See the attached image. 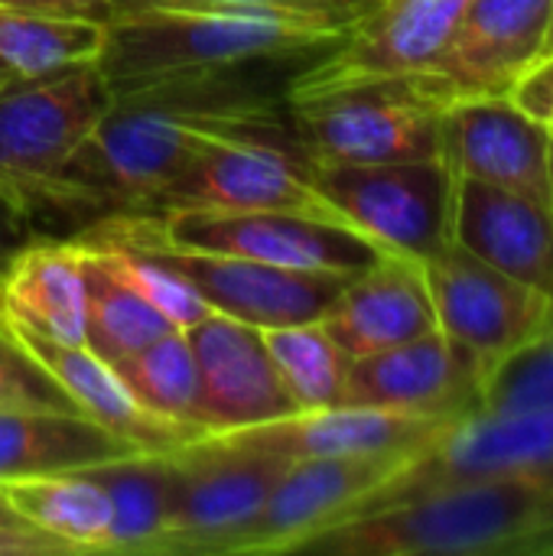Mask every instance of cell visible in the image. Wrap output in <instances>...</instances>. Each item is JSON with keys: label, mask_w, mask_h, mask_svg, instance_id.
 <instances>
[{"label": "cell", "mask_w": 553, "mask_h": 556, "mask_svg": "<svg viewBox=\"0 0 553 556\" xmlns=\"http://www.w3.org/2000/svg\"><path fill=\"white\" fill-rule=\"evenodd\" d=\"M16 78H20V75H16V72L0 59V88H7V85H10V81H16Z\"/></svg>", "instance_id": "ab89813d"}, {"label": "cell", "mask_w": 553, "mask_h": 556, "mask_svg": "<svg viewBox=\"0 0 553 556\" xmlns=\"http://www.w3.org/2000/svg\"><path fill=\"white\" fill-rule=\"evenodd\" d=\"M0 7L65 13V16H88V20H98V23L111 20V0H0Z\"/></svg>", "instance_id": "74e56055"}, {"label": "cell", "mask_w": 553, "mask_h": 556, "mask_svg": "<svg viewBox=\"0 0 553 556\" xmlns=\"http://www.w3.org/2000/svg\"><path fill=\"white\" fill-rule=\"evenodd\" d=\"M553 0H469L466 16L430 78L453 101L463 94H512L541 59Z\"/></svg>", "instance_id": "ac0fdd59"}, {"label": "cell", "mask_w": 553, "mask_h": 556, "mask_svg": "<svg viewBox=\"0 0 553 556\" xmlns=\"http://www.w3.org/2000/svg\"><path fill=\"white\" fill-rule=\"evenodd\" d=\"M0 313L42 339L88 345V283L72 238H36L7 264Z\"/></svg>", "instance_id": "603a6c76"}, {"label": "cell", "mask_w": 553, "mask_h": 556, "mask_svg": "<svg viewBox=\"0 0 553 556\" xmlns=\"http://www.w3.org/2000/svg\"><path fill=\"white\" fill-rule=\"evenodd\" d=\"M453 241L495 270L553 296L551 205L469 176H456Z\"/></svg>", "instance_id": "ffe728a7"}, {"label": "cell", "mask_w": 553, "mask_h": 556, "mask_svg": "<svg viewBox=\"0 0 553 556\" xmlns=\"http://www.w3.org/2000/svg\"><path fill=\"white\" fill-rule=\"evenodd\" d=\"M75 238L81 244H88L114 277H121L134 293H140L156 313H163L169 319V326L192 329L196 323L212 316V306L196 293V287L186 277H179L173 267L160 264L156 257H150L143 251H134V248L91 241V238H81V235H75Z\"/></svg>", "instance_id": "4dcf8cb0"}, {"label": "cell", "mask_w": 553, "mask_h": 556, "mask_svg": "<svg viewBox=\"0 0 553 556\" xmlns=\"http://www.w3.org/2000/svg\"><path fill=\"white\" fill-rule=\"evenodd\" d=\"M447 424V417H417L359 404H336L323 410H297L257 427L215 433L228 443L274 453L284 459H316V456H385V453H417Z\"/></svg>", "instance_id": "d6986e66"}, {"label": "cell", "mask_w": 553, "mask_h": 556, "mask_svg": "<svg viewBox=\"0 0 553 556\" xmlns=\"http://www.w3.org/2000/svg\"><path fill=\"white\" fill-rule=\"evenodd\" d=\"M290 130L277 98L244 72L196 75L117 94L59 173L46 215L75 231L150 212L212 147L244 134Z\"/></svg>", "instance_id": "6da1fadb"}, {"label": "cell", "mask_w": 553, "mask_h": 556, "mask_svg": "<svg viewBox=\"0 0 553 556\" xmlns=\"http://www.w3.org/2000/svg\"><path fill=\"white\" fill-rule=\"evenodd\" d=\"M495 482L551 485L553 410H512V414L473 410L466 417H456L427 446H420L362 505V511L433 489L495 485Z\"/></svg>", "instance_id": "ba28073f"}, {"label": "cell", "mask_w": 553, "mask_h": 556, "mask_svg": "<svg viewBox=\"0 0 553 556\" xmlns=\"http://www.w3.org/2000/svg\"><path fill=\"white\" fill-rule=\"evenodd\" d=\"M512 98L528 111L535 114L538 121L551 124L553 127V52L551 55H541L521 78L518 85L512 88Z\"/></svg>", "instance_id": "e575fe53"}, {"label": "cell", "mask_w": 553, "mask_h": 556, "mask_svg": "<svg viewBox=\"0 0 553 556\" xmlns=\"http://www.w3.org/2000/svg\"><path fill=\"white\" fill-rule=\"evenodd\" d=\"M127 391L156 417L205 433L199 401V368L186 329H169L140 352L114 362Z\"/></svg>", "instance_id": "f1b7e54d"}, {"label": "cell", "mask_w": 553, "mask_h": 556, "mask_svg": "<svg viewBox=\"0 0 553 556\" xmlns=\"http://www.w3.org/2000/svg\"><path fill=\"white\" fill-rule=\"evenodd\" d=\"M326 332L349 358L375 355L437 329L424 264L385 254L368 270L349 277L323 316Z\"/></svg>", "instance_id": "44dd1931"}, {"label": "cell", "mask_w": 553, "mask_h": 556, "mask_svg": "<svg viewBox=\"0 0 553 556\" xmlns=\"http://www.w3.org/2000/svg\"><path fill=\"white\" fill-rule=\"evenodd\" d=\"M551 36H553V23H551ZM551 36H548V39H551Z\"/></svg>", "instance_id": "7bdbcfd3"}, {"label": "cell", "mask_w": 553, "mask_h": 556, "mask_svg": "<svg viewBox=\"0 0 553 556\" xmlns=\"http://www.w3.org/2000/svg\"><path fill=\"white\" fill-rule=\"evenodd\" d=\"M450 98L430 75L365 78L287 101L313 166H368L447 156Z\"/></svg>", "instance_id": "277c9868"}, {"label": "cell", "mask_w": 553, "mask_h": 556, "mask_svg": "<svg viewBox=\"0 0 553 556\" xmlns=\"http://www.w3.org/2000/svg\"><path fill=\"white\" fill-rule=\"evenodd\" d=\"M551 137H553V127H551Z\"/></svg>", "instance_id": "ee69618b"}, {"label": "cell", "mask_w": 553, "mask_h": 556, "mask_svg": "<svg viewBox=\"0 0 553 556\" xmlns=\"http://www.w3.org/2000/svg\"><path fill=\"white\" fill-rule=\"evenodd\" d=\"M323 199L385 254L430 261L453 241V166L401 160L368 166H313Z\"/></svg>", "instance_id": "9c48e42d"}, {"label": "cell", "mask_w": 553, "mask_h": 556, "mask_svg": "<svg viewBox=\"0 0 553 556\" xmlns=\"http://www.w3.org/2000/svg\"><path fill=\"white\" fill-rule=\"evenodd\" d=\"M173 521L160 556H228L290 459L202 433L176 450Z\"/></svg>", "instance_id": "30bf717a"}, {"label": "cell", "mask_w": 553, "mask_h": 556, "mask_svg": "<svg viewBox=\"0 0 553 556\" xmlns=\"http://www.w3.org/2000/svg\"><path fill=\"white\" fill-rule=\"evenodd\" d=\"M127 228L156 241L235 254L290 270L342 274L355 277L378 264L385 251L345 222L300 215V212H209V208H173V212H137L111 215Z\"/></svg>", "instance_id": "8992f818"}, {"label": "cell", "mask_w": 553, "mask_h": 556, "mask_svg": "<svg viewBox=\"0 0 553 556\" xmlns=\"http://www.w3.org/2000/svg\"><path fill=\"white\" fill-rule=\"evenodd\" d=\"M521 556H553V482L544 489V502L538 511V525L525 541Z\"/></svg>", "instance_id": "f35d334b"}, {"label": "cell", "mask_w": 553, "mask_h": 556, "mask_svg": "<svg viewBox=\"0 0 553 556\" xmlns=\"http://www.w3.org/2000/svg\"><path fill=\"white\" fill-rule=\"evenodd\" d=\"M479 410H553V323L535 342L492 368Z\"/></svg>", "instance_id": "1f68e13d"}, {"label": "cell", "mask_w": 553, "mask_h": 556, "mask_svg": "<svg viewBox=\"0 0 553 556\" xmlns=\"http://www.w3.org/2000/svg\"><path fill=\"white\" fill-rule=\"evenodd\" d=\"M186 336L199 368L205 433L244 430L297 414L257 326L212 313L186 329Z\"/></svg>", "instance_id": "e0dca14e"}, {"label": "cell", "mask_w": 553, "mask_h": 556, "mask_svg": "<svg viewBox=\"0 0 553 556\" xmlns=\"http://www.w3.org/2000/svg\"><path fill=\"white\" fill-rule=\"evenodd\" d=\"M466 7L469 0H375L339 42L300 65L284 88V101L345 81L430 75L450 49Z\"/></svg>", "instance_id": "7c38bea8"}, {"label": "cell", "mask_w": 553, "mask_h": 556, "mask_svg": "<svg viewBox=\"0 0 553 556\" xmlns=\"http://www.w3.org/2000/svg\"><path fill=\"white\" fill-rule=\"evenodd\" d=\"M163 7H215V10H303L326 13L355 23L375 0H111V16L130 10H163Z\"/></svg>", "instance_id": "836d02e7"}, {"label": "cell", "mask_w": 553, "mask_h": 556, "mask_svg": "<svg viewBox=\"0 0 553 556\" xmlns=\"http://www.w3.org/2000/svg\"><path fill=\"white\" fill-rule=\"evenodd\" d=\"M75 554L65 541L29 528V525H0V556H65Z\"/></svg>", "instance_id": "d590c367"}, {"label": "cell", "mask_w": 553, "mask_h": 556, "mask_svg": "<svg viewBox=\"0 0 553 556\" xmlns=\"http://www.w3.org/2000/svg\"><path fill=\"white\" fill-rule=\"evenodd\" d=\"M267 355L297 410H323L345 401L349 355L326 332L323 319L261 329Z\"/></svg>", "instance_id": "f546056e"}, {"label": "cell", "mask_w": 553, "mask_h": 556, "mask_svg": "<svg viewBox=\"0 0 553 556\" xmlns=\"http://www.w3.org/2000/svg\"><path fill=\"white\" fill-rule=\"evenodd\" d=\"M0 407H42V410H75L68 394L52 381V375L7 332L0 323ZM81 414V410H78Z\"/></svg>", "instance_id": "d6a6232c"}, {"label": "cell", "mask_w": 553, "mask_h": 556, "mask_svg": "<svg viewBox=\"0 0 553 556\" xmlns=\"http://www.w3.org/2000/svg\"><path fill=\"white\" fill-rule=\"evenodd\" d=\"M0 525H23V521H20V518H16V515L0 502Z\"/></svg>", "instance_id": "60d3db41"}, {"label": "cell", "mask_w": 553, "mask_h": 556, "mask_svg": "<svg viewBox=\"0 0 553 556\" xmlns=\"http://www.w3.org/2000/svg\"><path fill=\"white\" fill-rule=\"evenodd\" d=\"M137 453L78 410L0 407V482L68 472Z\"/></svg>", "instance_id": "cb8c5ba5"}, {"label": "cell", "mask_w": 553, "mask_h": 556, "mask_svg": "<svg viewBox=\"0 0 553 556\" xmlns=\"http://www.w3.org/2000/svg\"><path fill=\"white\" fill-rule=\"evenodd\" d=\"M72 244L78 251L88 283V349L98 358L114 365L176 329L140 293H134L121 277H114L88 244H81L78 238H72Z\"/></svg>", "instance_id": "83f0119b"}, {"label": "cell", "mask_w": 553, "mask_h": 556, "mask_svg": "<svg viewBox=\"0 0 553 556\" xmlns=\"http://www.w3.org/2000/svg\"><path fill=\"white\" fill-rule=\"evenodd\" d=\"M489 375L492 368L476 352L433 329L394 349L352 358L342 404L456 420L479 410Z\"/></svg>", "instance_id": "9a60e30c"}, {"label": "cell", "mask_w": 553, "mask_h": 556, "mask_svg": "<svg viewBox=\"0 0 553 556\" xmlns=\"http://www.w3.org/2000/svg\"><path fill=\"white\" fill-rule=\"evenodd\" d=\"M209 208V212H300L342 222L323 199L316 169L290 130L244 134L212 147L176 179L150 212Z\"/></svg>", "instance_id": "8fae6325"}, {"label": "cell", "mask_w": 553, "mask_h": 556, "mask_svg": "<svg viewBox=\"0 0 553 556\" xmlns=\"http://www.w3.org/2000/svg\"><path fill=\"white\" fill-rule=\"evenodd\" d=\"M104 23L88 16L0 7V59L20 75L36 78L68 65L98 62Z\"/></svg>", "instance_id": "4316f807"}, {"label": "cell", "mask_w": 553, "mask_h": 556, "mask_svg": "<svg viewBox=\"0 0 553 556\" xmlns=\"http://www.w3.org/2000/svg\"><path fill=\"white\" fill-rule=\"evenodd\" d=\"M36 238H42V235L36 231V225H33L29 218H23L20 212H13L10 205L0 202V277H3V270H7V264H10L29 241H36Z\"/></svg>", "instance_id": "8d00e7d4"}, {"label": "cell", "mask_w": 553, "mask_h": 556, "mask_svg": "<svg viewBox=\"0 0 553 556\" xmlns=\"http://www.w3.org/2000/svg\"><path fill=\"white\" fill-rule=\"evenodd\" d=\"M85 469L111 498L108 554L160 556L176 498L173 456L137 450Z\"/></svg>", "instance_id": "d4e9b609"}, {"label": "cell", "mask_w": 553, "mask_h": 556, "mask_svg": "<svg viewBox=\"0 0 553 556\" xmlns=\"http://www.w3.org/2000/svg\"><path fill=\"white\" fill-rule=\"evenodd\" d=\"M111 101L98 62L16 78L0 88V202L36 225L59 173Z\"/></svg>", "instance_id": "5b68a950"}, {"label": "cell", "mask_w": 553, "mask_h": 556, "mask_svg": "<svg viewBox=\"0 0 553 556\" xmlns=\"http://www.w3.org/2000/svg\"><path fill=\"white\" fill-rule=\"evenodd\" d=\"M411 456L414 453L293 459L228 556L303 551L319 534L359 515Z\"/></svg>", "instance_id": "5bb4252c"}, {"label": "cell", "mask_w": 553, "mask_h": 556, "mask_svg": "<svg viewBox=\"0 0 553 556\" xmlns=\"http://www.w3.org/2000/svg\"><path fill=\"white\" fill-rule=\"evenodd\" d=\"M0 323L52 375V381L68 394L75 410H81L98 427L111 430L134 450L169 453V450L202 437L189 427H179V424H169V420L150 414L117 378L114 365L98 358L88 345H62V342L42 339V336L23 329L20 323L7 319L3 313H0Z\"/></svg>", "instance_id": "7402d4cb"}, {"label": "cell", "mask_w": 553, "mask_h": 556, "mask_svg": "<svg viewBox=\"0 0 553 556\" xmlns=\"http://www.w3.org/2000/svg\"><path fill=\"white\" fill-rule=\"evenodd\" d=\"M349 20L303 10H130L104 23L98 68L111 94L150 85L244 72L261 62L316 55L342 39Z\"/></svg>", "instance_id": "7a4b0ae2"}, {"label": "cell", "mask_w": 553, "mask_h": 556, "mask_svg": "<svg viewBox=\"0 0 553 556\" xmlns=\"http://www.w3.org/2000/svg\"><path fill=\"white\" fill-rule=\"evenodd\" d=\"M0 502L29 528L65 541L75 554H108L111 498L88 469L0 482Z\"/></svg>", "instance_id": "484cf974"}, {"label": "cell", "mask_w": 553, "mask_h": 556, "mask_svg": "<svg viewBox=\"0 0 553 556\" xmlns=\"http://www.w3.org/2000/svg\"><path fill=\"white\" fill-rule=\"evenodd\" d=\"M548 485L495 482L420 492L319 534L326 556H521Z\"/></svg>", "instance_id": "3957f363"}, {"label": "cell", "mask_w": 553, "mask_h": 556, "mask_svg": "<svg viewBox=\"0 0 553 556\" xmlns=\"http://www.w3.org/2000/svg\"><path fill=\"white\" fill-rule=\"evenodd\" d=\"M75 235L134 248V251L156 257L160 264L186 277L196 287V293L212 306V313L241 319L257 329L323 319L326 309L342 293V287L349 283V277L342 274L290 270V267L235 257V254L176 248V244H166V241H156L150 235L127 228L121 218H101Z\"/></svg>", "instance_id": "52a82bcc"}, {"label": "cell", "mask_w": 553, "mask_h": 556, "mask_svg": "<svg viewBox=\"0 0 553 556\" xmlns=\"http://www.w3.org/2000/svg\"><path fill=\"white\" fill-rule=\"evenodd\" d=\"M437 329L489 368L535 342L553 323V296L495 270L456 241L424 261Z\"/></svg>", "instance_id": "4fadbf2b"}, {"label": "cell", "mask_w": 553, "mask_h": 556, "mask_svg": "<svg viewBox=\"0 0 553 556\" xmlns=\"http://www.w3.org/2000/svg\"><path fill=\"white\" fill-rule=\"evenodd\" d=\"M551 52H553V36L548 39V46H544V52H541V55H551Z\"/></svg>", "instance_id": "b9f144b4"}, {"label": "cell", "mask_w": 553, "mask_h": 556, "mask_svg": "<svg viewBox=\"0 0 553 556\" xmlns=\"http://www.w3.org/2000/svg\"><path fill=\"white\" fill-rule=\"evenodd\" d=\"M447 160L469 176L553 208L551 124L512 94H463L447 108Z\"/></svg>", "instance_id": "2e32d148"}]
</instances>
